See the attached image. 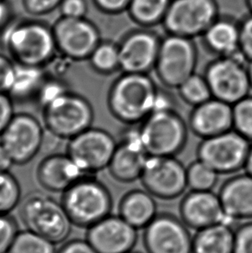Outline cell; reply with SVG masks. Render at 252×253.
<instances>
[{"label": "cell", "mask_w": 252, "mask_h": 253, "mask_svg": "<svg viewBox=\"0 0 252 253\" xmlns=\"http://www.w3.org/2000/svg\"><path fill=\"white\" fill-rule=\"evenodd\" d=\"M181 219L158 213L144 228L143 245L147 253H192L193 236Z\"/></svg>", "instance_id": "15"}, {"label": "cell", "mask_w": 252, "mask_h": 253, "mask_svg": "<svg viewBox=\"0 0 252 253\" xmlns=\"http://www.w3.org/2000/svg\"><path fill=\"white\" fill-rule=\"evenodd\" d=\"M59 10L61 17L82 18L86 16L88 5L86 0H62Z\"/></svg>", "instance_id": "39"}, {"label": "cell", "mask_w": 252, "mask_h": 253, "mask_svg": "<svg viewBox=\"0 0 252 253\" xmlns=\"http://www.w3.org/2000/svg\"><path fill=\"white\" fill-rule=\"evenodd\" d=\"M239 51L248 61H252V14L239 23Z\"/></svg>", "instance_id": "37"}, {"label": "cell", "mask_w": 252, "mask_h": 253, "mask_svg": "<svg viewBox=\"0 0 252 253\" xmlns=\"http://www.w3.org/2000/svg\"><path fill=\"white\" fill-rule=\"evenodd\" d=\"M56 244L30 230L17 234L8 253H57Z\"/></svg>", "instance_id": "30"}, {"label": "cell", "mask_w": 252, "mask_h": 253, "mask_svg": "<svg viewBox=\"0 0 252 253\" xmlns=\"http://www.w3.org/2000/svg\"><path fill=\"white\" fill-rule=\"evenodd\" d=\"M140 180L155 198L170 201L188 188L187 168L175 157H149Z\"/></svg>", "instance_id": "13"}, {"label": "cell", "mask_w": 252, "mask_h": 253, "mask_svg": "<svg viewBox=\"0 0 252 253\" xmlns=\"http://www.w3.org/2000/svg\"><path fill=\"white\" fill-rule=\"evenodd\" d=\"M92 69L100 75H112L120 70L119 44L112 41H101L88 59Z\"/></svg>", "instance_id": "28"}, {"label": "cell", "mask_w": 252, "mask_h": 253, "mask_svg": "<svg viewBox=\"0 0 252 253\" xmlns=\"http://www.w3.org/2000/svg\"><path fill=\"white\" fill-rule=\"evenodd\" d=\"M246 4H247V6L249 8L251 14H252V0H246Z\"/></svg>", "instance_id": "48"}, {"label": "cell", "mask_w": 252, "mask_h": 253, "mask_svg": "<svg viewBox=\"0 0 252 253\" xmlns=\"http://www.w3.org/2000/svg\"><path fill=\"white\" fill-rule=\"evenodd\" d=\"M88 176L92 175L82 170L68 154L48 156L41 162L37 171V178L42 187L55 193H63Z\"/></svg>", "instance_id": "21"}, {"label": "cell", "mask_w": 252, "mask_h": 253, "mask_svg": "<svg viewBox=\"0 0 252 253\" xmlns=\"http://www.w3.org/2000/svg\"><path fill=\"white\" fill-rule=\"evenodd\" d=\"M160 38L149 29L132 31L119 44L120 70L127 74H148L155 69Z\"/></svg>", "instance_id": "16"}, {"label": "cell", "mask_w": 252, "mask_h": 253, "mask_svg": "<svg viewBox=\"0 0 252 253\" xmlns=\"http://www.w3.org/2000/svg\"><path fill=\"white\" fill-rule=\"evenodd\" d=\"M207 48L218 56H230L239 51V23L218 17L201 37Z\"/></svg>", "instance_id": "24"}, {"label": "cell", "mask_w": 252, "mask_h": 253, "mask_svg": "<svg viewBox=\"0 0 252 253\" xmlns=\"http://www.w3.org/2000/svg\"><path fill=\"white\" fill-rule=\"evenodd\" d=\"M192 132L202 139L233 130L232 105L211 98L194 107L189 118Z\"/></svg>", "instance_id": "20"}, {"label": "cell", "mask_w": 252, "mask_h": 253, "mask_svg": "<svg viewBox=\"0 0 252 253\" xmlns=\"http://www.w3.org/2000/svg\"><path fill=\"white\" fill-rule=\"evenodd\" d=\"M44 141L41 123L28 113L15 114L0 135V143L8 151L14 165H26L38 155Z\"/></svg>", "instance_id": "14"}, {"label": "cell", "mask_w": 252, "mask_h": 253, "mask_svg": "<svg viewBox=\"0 0 252 253\" xmlns=\"http://www.w3.org/2000/svg\"><path fill=\"white\" fill-rule=\"evenodd\" d=\"M45 127L57 138L68 139L92 127V106L87 99L68 91L42 109Z\"/></svg>", "instance_id": "6"}, {"label": "cell", "mask_w": 252, "mask_h": 253, "mask_svg": "<svg viewBox=\"0 0 252 253\" xmlns=\"http://www.w3.org/2000/svg\"><path fill=\"white\" fill-rule=\"evenodd\" d=\"M62 203L73 225L86 228L110 215L113 208L108 189L92 176L83 178L63 192Z\"/></svg>", "instance_id": "5"}, {"label": "cell", "mask_w": 252, "mask_h": 253, "mask_svg": "<svg viewBox=\"0 0 252 253\" xmlns=\"http://www.w3.org/2000/svg\"><path fill=\"white\" fill-rule=\"evenodd\" d=\"M245 169L246 170L247 174L252 175V145L250 149L249 154L247 157L246 165H245Z\"/></svg>", "instance_id": "46"}, {"label": "cell", "mask_w": 252, "mask_h": 253, "mask_svg": "<svg viewBox=\"0 0 252 253\" xmlns=\"http://www.w3.org/2000/svg\"><path fill=\"white\" fill-rule=\"evenodd\" d=\"M19 233L17 221L9 214H0V253H8Z\"/></svg>", "instance_id": "35"}, {"label": "cell", "mask_w": 252, "mask_h": 253, "mask_svg": "<svg viewBox=\"0 0 252 253\" xmlns=\"http://www.w3.org/2000/svg\"><path fill=\"white\" fill-rule=\"evenodd\" d=\"M233 130L252 141V96L248 95L232 106Z\"/></svg>", "instance_id": "33"}, {"label": "cell", "mask_w": 252, "mask_h": 253, "mask_svg": "<svg viewBox=\"0 0 252 253\" xmlns=\"http://www.w3.org/2000/svg\"><path fill=\"white\" fill-rule=\"evenodd\" d=\"M180 214L181 220L196 231L218 223H232L225 215L219 195L212 191L188 193L181 201Z\"/></svg>", "instance_id": "19"}, {"label": "cell", "mask_w": 252, "mask_h": 253, "mask_svg": "<svg viewBox=\"0 0 252 253\" xmlns=\"http://www.w3.org/2000/svg\"><path fill=\"white\" fill-rule=\"evenodd\" d=\"M251 142L235 130L202 139L197 150L198 159L218 174H234L245 169Z\"/></svg>", "instance_id": "10"}, {"label": "cell", "mask_w": 252, "mask_h": 253, "mask_svg": "<svg viewBox=\"0 0 252 253\" xmlns=\"http://www.w3.org/2000/svg\"><path fill=\"white\" fill-rule=\"evenodd\" d=\"M218 175L213 169L197 159L187 168L188 188L191 191H212Z\"/></svg>", "instance_id": "31"}, {"label": "cell", "mask_w": 252, "mask_h": 253, "mask_svg": "<svg viewBox=\"0 0 252 253\" xmlns=\"http://www.w3.org/2000/svg\"><path fill=\"white\" fill-rule=\"evenodd\" d=\"M138 130L149 157H175L188 141V126L173 107L155 110Z\"/></svg>", "instance_id": "3"}, {"label": "cell", "mask_w": 252, "mask_h": 253, "mask_svg": "<svg viewBox=\"0 0 252 253\" xmlns=\"http://www.w3.org/2000/svg\"><path fill=\"white\" fill-rule=\"evenodd\" d=\"M19 216L27 230L55 244L64 242L71 233L73 223L62 202L40 192L31 193L24 198Z\"/></svg>", "instance_id": "4"}, {"label": "cell", "mask_w": 252, "mask_h": 253, "mask_svg": "<svg viewBox=\"0 0 252 253\" xmlns=\"http://www.w3.org/2000/svg\"><path fill=\"white\" fill-rule=\"evenodd\" d=\"M198 52L193 39L168 34L161 40L155 67L157 78L168 88L178 89L195 73Z\"/></svg>", "instance_id": "7"}, {"label": "cell", "mask_w": 252, "mask_h": 253, "mask_svg": "<svg viewBox=\"0 0 252 253\" xmlns=\"http://www.w3.org/2000/svg\"><path fill=\"white\" fill-rule=\"evenodd\" d=\"M52 28L57 51L71 61L88 60L102 41L98 27L85 17H61Z\"/></svg>", "instance_id": "11"}, {"label": "cell", "mask_w": 252, "mask_h": 253, "mask_svg": "<svg viewBox=\"0 0 252 253\" xmlns=\"http://www.w3.org/2000/svg\"><path fill=\"white\" fill-rule=\"evenodd\" d=\"M247 63L240 52L230 56H219L211 62L204 76L212 97L233 106L249 95L252 88Z\"/></svg>", "instance_id": "8"}, {"label": "cell", "mask_w": 252, "mask_h": 253, "mask_svg": "<svg viewBox=\"0 0 252 253\" xmlns=\"http://www.w3.org/2000/svg\"><path fill=\"white\" fill-rule=\"evenodd\" d=\"M172 0H131L127 12L130 19L144 29L163 24Z\"/></svg>", "instance_id": "27"}, {"label": "cell", "mask_w": 252, "mask_h": 253, "mask_svg": "<svg viewBox=\"0 0 252 253\" xmlns=\"http://www.w3.org/2000/svg\"><path fill=\"white\" fill-rule=\"evenodd\" d=\"M15 62L7 55L0 54V92H8Z\"/></svg>", "instance_id": "42"}, {"label": "cell", "mask_w": 252, "mask_h": 253, "mask_svg": "<svg viewBox=\"0 0 252 253\" xmlns=\"http://www.w3.org/2000/svg\"><path fill=\"white\" fill-rule=\"evenodd\" d=\"M148 158L138 129L127 130L108 166L110 174L120 182H133L141 178Z\"/></svg>", "instance_id": "18"}, {"label": "cell", "mask_w": 252, "mask_h": 253, "mask_svg": "<svg viewBox=\"0 0 252 253\" xmlns=\"http://www.w3.org/2000/svg\"><path fill=\"white\" fill-rule=\"evenodd\" d=\"M117 146L108 131L90 127L69 140L67 154L82 170L92 175L108 169Z\"/></svg>", "instance_id": "12"}, {"label": "cell", "mask_w": 252, "mask_h": 253, "mask_svg": "<svg viewBox=\"0 0 252 253\" xmlns=\"http://www.w3.org/2000/svg\"><path fill=\"white\" fill-rule=\"evenodd\" d=\"M62 0H22L24 10L33 17H41L59 9Z\"/></svg>", "instance_id": "36"}, {"label": "cell", "mask_w": 252, "mask_h": 253, "mask_svg": "<svg viewBox=\"0 0 252 253\" xmlns=\"http://www.w3.org/2000/svg\"><path fill=\"white\" fill-rule=\"evenodd\" d=\"M138 239L137 229L120 215H110L87 228L86 240L99 253H129Z\"/></svg>", "instance_id": "17"}, {"label": "cell", "mask_w": 252, "mask_h": 253, "mask_svg": "<svg viewBox=\"0 0 252 253\" xmlns=\"http://www.w3.org/2000/svg\"><path fill=\"white\" fill-rule=\"evenodd\" d=\"M131 0H92L98 10L109 15H118L127 11Z\"/></svg>", "instance_id": "41"}, {"label": "cell", "mask_w": 252, "mask_h": 253, "mask_svg": "<svg viewBox=\"0 0 252 253\" xmlns=\"http://www.w3.org/2000/svg\"><path fill=\"white\" fill-rule=\"evenodd\" d=\"M134 253V252H131V253Z\"/></svg>", "instance_id": "49"}, {"label": "cell", "mask_w": 252, "mask_h": 253, "mask_svg": "<svg viewBox=\"0 0 252 253\" xmlns=\"http://www.w3.org/2000/svg\"><path fill=\"white\" fill-rule=\"evenodd\" d=\"M68 91L70 90L68 85L62 80L48 76L39 90L36 99L39 106L43 109Z\"/></svg>", "instance_id": "34"}, {"label": "cell", "mask_w": 252, "mask_h": 253, "mask_svg": "<svg viewBox=\"0 0 252 253\" xmlns=\"http://www.w3.org/2000/svg\"><path fill=\"white\" fill-rule=\"evenodd\" d=\"M48 74L43 67L15 62L10 87L7 94L14 100L36 99Z\"/></svg>", "instance_id": "25"}, {"label": "cell", "mask_w": 252, "mask_h": 253, "mask_svg": "<svg viewBox=\"0 0 252 253\" xmlns=\"http://www.w3.org/2000/svg\"><path fill=\"white\" fill-rule=\"evenodd\" d=\"M157 214V204L149 192L136 189L121 200L120 215L136 229H144Z\"/></svg>", "instance_id": "23"}, {"label": "cell", "mask_w": 252, "mask_h": 253, "mask_svg": "<svg viewBox=\"0 0 252 253\" xmlns=\"http://www.w3.org/2000/svg\"><path fill=\"white\" fill-rule=\"evenodd\" d=\"M15 116L13 99L5 92H0V135Z\"/></svg>", "instance_id": "40"}, {"label": "cell", "mask_w": 252, "mask_h": 253, "mask_svg": "<svg viewBox=\"0 0 252 253\" xmlns=\"http://www.w3.org/2000/svg\"><path fill=\"white\" fill-rule=\"evenodd\" d=\"M161 92L148 74H127L113 83L108 93V107L117 120L133 126L153 113Z\"/></svg>", "instance_id": "2"}, {"label": "cell", "mask_w": 252, "mask_h": 253, "mask_svg": "<svg viewBox=\"0 0 252 253\" xmlns=\"http://www.w3.org/2000/svg\"><path fill=\"white\" fill-rule=\"evenodd\" d=\"M177 90L181 99L194 107L212 98L211 89L206 77L195 73L186 80Z\"/></svg>", "instance_id": "29"}, {"label": "cell", "mask_w": 252, "mask_h": 253, "mask_svg": "<svg viewBox=\"0 0 252 253\" xmlns=\"http://www.w3.org/2000/svg\"><path fill=\"white\" fill-rule=\"evenodd\" d=\"M3 49L14 62L45 68L57 48L53 28L43 21L14 19L0 34Z\"/></svg>", "instance_id": "1"}, {"label": "cell", "mask_w": 252, "mask_h": 253, "mask_svg": "<svg viewBox=\"0 0 252 253\" xmlns=\"http://www.w3.org/2000/svg\"><path fill=\"white\" fill-rule=\"evenodd\" d=\"M13 20V11L10 2L0 0V34Z\"/></svg>", "instance_id": "44"}, {"label": "cell", "mask_w": 252, "mask_h": 253, "mask_svg": "<svg viewBox=\"0 0 252 253\" xmlns=\"http://www.w3.org/2000/svg\"><path fill=\"white\" fill-rule=\"evenodd\" d=\"M20 202L19 182L10 171H0V214H9Z\"/></svg>", "instance_id": "32"}, {"label": "cell", "mask_w": 252, "mask_h": 253, "mask_svg": "<svg viewBox=\"0 0 252 253\" xmlns=\"http://www.w3.org/2000/svg\"><path fill=\"white\" fill-rule=\"evenodd\" d=\"M247 71H248V76H249L250 85L252 90V61L248 62L247 63Z\"/></svg>", "instance_id": "47"}, {"label": "cell", "mask_w": 252, "mask_h": 253, "mask_svg": "<svg viewBox=\"0 0 252 253\" xmlns=\"http://www.w3.org/2000/svg\"><path fill=\"white\" fill-rule=\"evenodd\" d=\"M233 253H252V221L236 230Z\"/></svg>", "instance_id": "38"}, {"label": "cell", "mask_w": 252, "mask_h": 253, "mask_svg": "<svg viewBox=\"0 0 252 253\" xmlns=\"http://www.w3.org/2000/svg\"><path fill=\"white\" fill-rule=\"evenodd\" d=\"M235 231L228 223L198 230L193 237L192 253H233Z\"/></svg>", "instance_id": "26"}, {"label": "cell", "mask_w": 252, "mask_h": 253, "mask_svg": "<svg viewBox=\"0 0 252 253\" xmlns=\"http://www.w3.org/2000/svg\"><path fill=\"white\" fill-rule=\"evenodd\" d=\"M57 253H99L87 240H68L59 248Z\"/></svg>", "instance_id": "43"}, {"label": "cell", "mask_w": 252, "mask_h": 253, "mask_svg": "<svg viewBox=\"0 0 252 253\" xmlns=\"http://www.w3.org/2000/svg\"><path fill=\"white\" fill-rule=\"evenodd\" d=\"M227 219H252V175H236L225 181L218 193Z\"/></svg>", "instance_id": "22"}, {"label": "cell", "mask_w": 252, "mask_h": 253, "mask_svg": "<svg viewBox=\"0 0 252 253\" xmlns=\"http://www.w3.org/2000/svg\"><path fill=\"white\" fill-rule=\"evenodd\" d=\"M13 165V160L10 158L8 151L0 143V171H9Z\"/></svg>", "instance_id": "45"}, {"label": "cell", "mask_w": 252, "mask_h": 253, "mask_svg": "<svg viewBox=\"0 0 252 253\" xmlns=\"http://www.w3.org/2000/svg\"><path fill=\"white\" fill-rule=\"evenodd\" d=\"M218 17L216 0H172L162 24L168 34L194 39L202 37Z\"/></svg>", "instance_id": "9"}]
</instances>
